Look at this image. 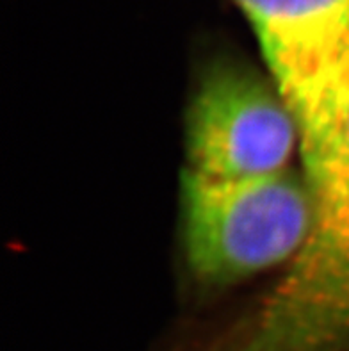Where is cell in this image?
Segmentation results:
<instances>
[{
  "instance_id": "1",
  "label": "cell",
  "mask_w": 349,
  "mask_h": 351,
  "mask_svg": "<svg viewBox=\"0 0 349 351\" xmlns=\"http://www.w3.org/2000/svg\"><path fill=\"white\" fill-rule=\"evenodd\" d=\"M184 245L198 280L225 285L296 258L314 227L303 175L285 169L252 178L182 180Z\"/></svg>"
},
{
  "instance_id": "2",
  "label": "cell",
  "mask_w": 349,
  "mask_h": 351,
  "mask_svg": "<svg viewBox=\"0 0 349 351\" xmlns=\"http://www.w3.org/2000/svg\"><path fill=\"white\" fill-rule=\"evenodd\" d=\"M296 148V121L271 77L234 61L202 75L186 116L187 171L264 177L285 171Z\"/></svg>"
}]
</instances>
